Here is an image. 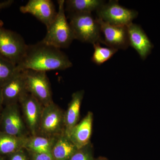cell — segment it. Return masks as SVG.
Returning a JSON list of instances; mask_svg holds the SVG:
<instances>
[{"mask_svg": "<svg viewBox=\"0 0 160 160\" xmlns=\"http://www.w3.org/2000/svg\"><path fill=\"white\" fill-rule=\"evenodd\" d=\"M72 66L68 56L61 49L41 41L28 45L24 57L17 65L19 71L33 70L45 72L65 70Z\"/></svg>", "mask_w": 160, "mask_h": 160, "instance_id": "obj_1", "label": "cell"}, {"mask_svg": "<svg viewBox=\"0 0 160 160\" xmlns=\"http://www.w3.org/2000/svg\"><path fill=\"white\" fill-rule=\"evenodd\" d=\"M58 9L56 17L47 29L45 37L41 42L58 49L68 48L74 40L65 13V1H58Z\"/></svg>", "mask_w": 160, "mask_h": 160, "instance_id": "obj_2", "label": "cell"}, {"mask_svg": "<svg viewBox=\"0 0 160 160\" xmlns=\"http://www.w3.org/2000/svg\"><path fill=\"white\" fill-rule=\"evenodd\" d=\"M69 15V24L74 39L92 45L101 43V29L97 18L92 13Z\"/></svg>", "mask_w": 160, "mask_h": 160, "instance_id": "obj_3", "label": "cell"}, {"mask_svg": "<svg viewBox=\"0 0 160 160\" xmlns=\"http://www.w3.org/2000/svg\"><path fill=\"white\" fill-rule=\"evenodd\" d=\"M28 45L15 32L4 28L0 20V54L18 65L26 52Z\"/></svg>", "mask_w": 160, "mask_h": 160, "instance_id": "obj_4", "label": "cell"}, {"mask_svg": "<svg viewBox=\"0 0 160 160\" xmlns=\"http://www.w3.org/2000/svg\"><path fill=\"white\" fill-rule=\"evenodd\" d=\"M0 131L18 137L30 136L18 103L3 107L0 114Z\"/></svg>", "mask_w": 160, "mask_h": 160, "instance_id": "obj_5", "label": "cell"}, {"mask_svg": "<svg viewBox=\"0 0 160 160\" xmlns=\"http://www.w3.org/2000/svg\"><path fill=\"white\" fill-rule=\"evenodd\" d=\"M98 18L111 25L127 26L136 18L138 12L121 6L118 1L111 0L96 11Z\"/></svg>", "mask_w": 160, "mask_h": 160, "instance_id": "obj_6", "label": "cell"}, {"mask_svg": "<svg viewBox=\"0 0 160 160\" xmlns=\"http://www.w3.org/2000/svg\"><path fill=\"white\" fill-rule=\"evenodd\" d=\"M64 132L63 110L54 102L44 106L38 135L53 138Z\"/></svg>", "mask_w": 160, "mask_h": 160, "instance_id": "obj_7", "label": "cell"}, {"mask_svg": "<svg viewBox=\"0 0 160 160\" xmlns=\"http://www.w3.org/2000/svg\"><path fill=\"white\" fill-rule=\"evenodd\" d=\"M24 71L28 92L44 106L53 102L51 85L46 72L33 70Z\"/></svg>", "mask_w": 160, "mask_h": 160, "instance_id": "obj_8", "label": "cell"}, {"mask_svg": "<svg viewBox=\"0 0 160 160\" xmlns=\"http://www.w3.org/2000/svg\"><path fill=\"white\" fill-rule=\"evenodd\" d=\"M19 104L30 136L38 135L44 106L29 92L23 96Z\"/></svg>", "mask_w": 160, "mask_h": 160, "instance_id": "obj_9", "label": "cell"}, {"mask_svg": "<svg viewBox=\"0 0 160 160\" xmlns=\"http://www.w3.org/2000/svg\"><path fill=\"white\" fill-rule=\"evenodd\" d=\"M97 18L99 24L101 35H103L101 43L118 50L128 48L129 45L127 26L111 25Z\"/></svg>", "mask_w": 160, "mask_h": 160, "instance_id": "obj_10", "label": "cell"}, {"mask_svg": "<svg viewBox=\"0 0 160 160\" xmlns=\"http://www.w3.org/2000/svg\"><path fill=\"white\" fill-rule=\"evenodd\" d=\"M23 13L32 15L48 28L53 22L58 12L51 0H29L25 6L20 7Z\"/></svg>", "mask_w": 160, "mask_h": 160, "instance_id": "obj_11", "label": "cell"}, {"mask_svg": "<svg viewBox=\"0 0 160 160\" xmlns=\"http://www.w3.org/2000/svg\"><path fill=\"white\" fill-rule=\"evenodd\" d=\"M127 28L129 46L136 51L142 60H146L154 48L153 44L139 25L132 22Z\"/></svg>", "mask_w": 160, "mask_h": 160, "instance_id": "obj_12", "label": "cell"}, {"mask_svg": "<svg viewBox=\"0 0 160 160\" xmlns=\"http://www.w3.org/2000/svg\"><path fill=\"white\" fill-rule=\"evenodd\" d=\"M4 106L18 104L24 95L28 92L26 89L25 71L19 72L2 88Z\"/></svg>", "mask_w": 160, "mask_h": 160, "instance_id": "obj_13", "label": "cell"}, {"mask_svg": "<svg viewBox=\"0 0 160 160\" xmlns=\"http://www.w3.org/2000/svg\"><path fill=\"white\" fill-rule=\"evenodd\" d=\"M93 113L88 112L82 120L78 123L72 131L69 138L78 149L90 142L92 132Z\"/></svg>", "mask_w": 160, "mask_h": 160, "instance_id": "obj_14", "label": "cell"}, {"mask_svg": "<svg viewBox=\"0 0 160 160\" xmlns=\"http://www.w3.org/2000/svg\"><path fill=\"white\" fill-rule=\"evenodd\" d=\"M84 94L85 91L83 90L74 92L72 95L67 110L64 112L65 133L69 137L79 120L80 108Z\"/></svg>", "mask_w": 160, "mask_h": 160, "instance_id": "obj_15", "label": "cell"}, {"mask_svg": "<svg viewBox=\"0 0 160 160\" xmlns=\"http://www.w3.org/2000/svg\"><path fill=\"white\" fill-rule=\"evenodd\" d=\"M78 149L65 132L56 137L52 148L53 160H70Z\"/></svg>", "mask_w": 160, "mask_h": 160, "instance_id": "obj_16", "label": "cell"}, {"mask_svg": "<svg viewBox=\"0 0 160 160\" xmlns=\"http://www.w3.org/2000/svg\"><path fill=\"white\" fill-rule=\"evenodd\" d=\"M105 3L102 0H67L65 1V11L69 14L92 13L97 11Z\"/></svg>", "mask_w": 160, "mask_h": 160, "instance_id": "obj_17", "label": "cell"}, {"mask_svg": "<svg viewBox=\"0 0 160 160\" xmlns=\"http://www.w3.org/2000/svg\"><path fill=\"white\" fill-rule=\"evenodd\" d=\"M56 137L40 135L29 136L26 139L24 149L29 152L34 153H51Z\"/></svg>", "mask_w": 160, "mask_h": 160, "instance_id": "obj_18", "label": "cell"}, {"mask_svg": "<svg viewBox=\"0 0 160 160\" xmlns=\"http://www.w3.org/2000/svg\"><path fill=\"white\" fill-rule=\"evenodd\" d=\"M28 138L18 137L0 131V155L7 156L24 149Z\"/></svg>", "mask_w": 160, "mask_h": 160, "instance_id": "obj_19", "label": "cell"}, {"mask_svg": "<svg viewBox=\"0 0 160 160\" xmlns=\"http://www.w3.org/2000/svg\"><path fill=\"white\" fill-rule=\"evenodd\" d=\"M20 72L17 65L0 54V87L5 86Z\"/></svg>", "mask_w": 160, "mask_h": 160, "instance_id": "obj_20", "label": "cell"}, {"mask_svg": "<svg viewBox=\"0 0 160 160\" xmlns=\"http://www.w3.org/2000/svg\"><path fill=\"white\" fill-rule=\"evenodd\" d=\"M93 47L94 52L91 60L98 66H101L110 59L118 50L110 47H102L100 43L93 44Z\"/></svg>", "mask_w": 160, "mask_h": 160, "instance_id": "obj_21", "label": "cell"}, {"mask_svg": "<svg viewBox=\"0 0 160 160\" xmlns=\"http://www.w3.org/2000/svg\"><path fill=\"white\" fill-rule=\"evenodd\" d=\"M70 160H94L91 143L90 142L86 146L78 149Z\"/></svg>", "mask_w": 160, "mask_h": 160, "instance_id": "obj_22", "label": "cell"}, {"mask_svg": "<svg viewBox=\"0 0 160 160\" xmlns=\"http://www.w3.org/2000/svg\"><path fill=\"white\" fill-rule=\"evenodd\" d=\"M6 156L7 160H31L28 152L25 149H20Z\"/></svg>", "mask_w": 160, "mask_h": 160, "instance_id": "obj_23", "label": "cell"}, {"mask_svg": "<svg viewBox=\"0 0 160 160\" xmlns=\"http://www.w3.org/2000/svg\"><path fill=\"white\" fill-rule=\"evenodd\" d=\"M28 152L31 160H53L51 153Z\"/></svg>", "mask_w": 160, "mask_h": 160, "instance_id": "obj_24", "label": "cell"}, {"mask_svg": "<svg viewBox=\"0 0 160 160\" xmlns=\"http://www.w3.org/2000/svg\"><path fill=\"white\" fill-rule=\"evenodd\" d=\"M14 1L13 0H7L0 2V10L8 8L12 5Z\"/></svg>", "mask_w": 160, "mask_h": 160, "instance_id": "obj_25", "label": "cell"}, {"mask_svg": "<svg viewBox=\"0 0 160 160\" xmlns=\"http://www.w3.org/2000/svg\"><path fill=\"white\" fill-rule=\"evenodd\" d=\"M3 100L2 97V88L0 87V114H1V112L3 108Z\"/></svg>", "mask_w": 160, "mask_h": 160, "instance_id": "obj_26", "label": "cell"}, {"mask_svg": "<svg viewBox=\"0 0 160 160\" xmlns=\"http://www.w3.org/2000/svg\"><path fill=\"white\" fill-rule=\"evenodd\" d=\"M94 160H108L106 158L100 157V158H98L97 159Z\"/></svg>", "mask_w": 160, "mask_h": 160, "instance_id": "obj_27", "label": "cell"}, {"mask_svg": "<svg viewBox=\"0 0 160 160\" xmlns=\"http://www.w3.org/2000/svg\"><path fill=\"white\" fill-rule=\"evenodd\" d=\"M0 160H6L2 156L0 155Z\"/></svg>", "mask_w": 160, "mask_h": 160, "instance_id": "obj_28", "label": "cell"}]
</instances>
